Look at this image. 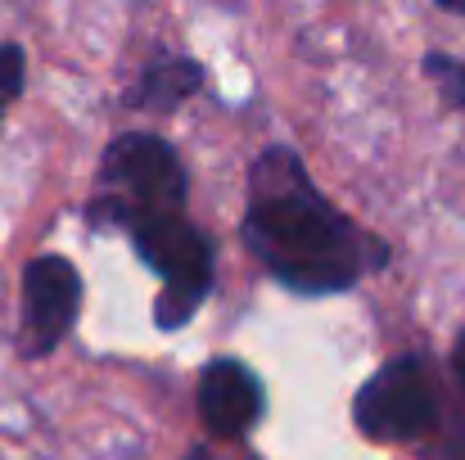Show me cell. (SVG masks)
Returning a JSON list of instances; mask_svg holds the SVG:
<instances>
[{
	"label": "cell",
	"instance_id": "6",
	"mask_svg": "<svg viewBox=\"0 0 465 460\" xmlns=\"http://www.w3.org/2000/svg\"><path fill=\"white\" fill-rule=\"evenodd\" d=\"M199 416L217 438H240L262 420V384L258 375L235 361V357H217L203 375H199Z\"/></svg>",
	"mask_w": 465,
	"mask_h": 460
},
{
	"label": "cell",
	"instance_id": "4",
	"mask_svg": "<svg viewBox=\"0 0 465 460\" xmlns=\"http://www.w3.org/2000/svg\"><path fill=\"white\" fill-rule=\"evenodd\" d=\"M434 416H439V402H434V384L420 357L389 361L380 375L361 384L352 402L357 429L375 443H411L434 429Z\"/></svg>",
	"mask_w": 465,
	"mask_h": 460
},
{
	"label": "cell",
	"instance_id": "1",
	"mask_svg": "<svg viewBox=\"0 0 465 460\" xmlns=\"http://www.w3.org/2000/svg\"><path fill=\"white\" fill-rule=\"evenodd\" d=\"M244 240L299 294H343L384 262V249L312 185L303 158L285 145L262 150L249 167Z\"/></svg>",
	"mask_w": 465,
	"mask_h": 460
},
{
	"label": "cell",
	"instance_id": "5",
	"mask_svg": "<svg viewBox=\"0 0 465 460\" xmlns=\"http://www.w3.org/2000/svg\"><path fill=\"white\" fill-rule=\"evenodd\" d=\"M82 307V276L68 258H32L23 271V352L45 357L64 343Z\"/></svg>",
	"mask_w": 465,
	"mask_h": 460
},
{
	"label": "cell",
	"instance_id": "8",
	"mask_svg": "<svg viewBox=\"0 0 465 460\" xmlns=\"http://www.w3.org/2000/svg\"><path fill=\"white\" fill-rule=\"evenodd\" d=\"M425 73L434 77V86L443 91V100L452 109H465V64L452 54H425Z\"/></svg>",
	"mask_w": 465,
	"mask_h": 460
},
{
	"label": "cell",
	"instance_id": "11",
	"mask_svg": "<svg viewBox=\"0 0 465 460\" xmlns=\"http://www.w3.org/2000/svg\"><path fill=\"white\" fill-rule=\"evenodd\" d=\"M185 460H213V456H203V452H190V456H185Z\"/></svg>",
	"mask_w": 465,
	"mask_h": 460
},
{
	"label": "cell",
	"instance_id": "2",
	"mask_svg": "<svg viewBox=\"0 0 465 460\" xmlns=\"http://www.w3.org/2000/svg\"><path fill=\"white\" fill-rule=\"evenodd\" d=\"M163 217H185L181 158L158 136H118L100 162V194L91 199V226L136 235Z\"/></svg>",
	"mask_w": 465,
	"mask_h": 460
},
{
	"label": "cell",
	"instance_id": "10",
	"mask_svg": "<svg viewBox=\"0 0 465 460\" xmlns=\"http://www.w3.org/2000/svg\"><path fill=\"white\" fill-rule=\"evenodd\" d=\"M452 366H457V379L465 384V334L457 338V347H452Z\"/></svg>",
	"mask_w": 465,
	"mask_h": 460
},
{
	"label": "cell",
	"instance_id": "9",
	"mask_svg": "<svg viewBox=\"0 0 465 460\" xmlns=\"http://www.w3.org/2000/svg\"><path fill=\"white\" fill-rule=\"evenodd\" d=\"M18 91H23V50L18 45H0V118L9 113Z\"/></svg>",
	"mask_w": 465,
	"mask_h": 460
},
{
	"label": "cell",
	"instance_id": "7",
	"mask_svg": "<svg viewBox=\"0 0 465 460\" xmlns=\"http://www.w3.org/2000/svg\"><path fill=\"white\" fill-rule=\"evenodd\" d=\"M199 82H203V68H199L194 59H181V54L154 59V64L141 73V86L132 91V104H136V109H172V104H181L185 95H194Z\"/></svg>",
	"mask_w": 465,
	"mask_h": 460
},
{
	"label": "cell",
	"instance_id": "3",
	"mask_svg": "<svg viewBox=\"0 0 465 460\" xmlns=\"http://www.w3.org/2000/svg\"><path fill=\"white\" fill-rule=\"evenodd\" d=\"M141 258L163 280L158 294V329H181L213 289V244L190 217H163L132 235Z\"/></svg>",
	"mask_w": 465,
	"mask_h": 460
}]
</instances>
